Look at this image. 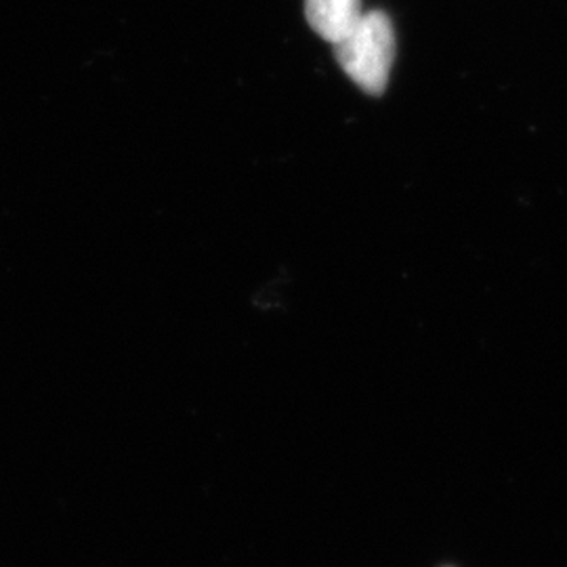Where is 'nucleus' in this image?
<instances>
[{"label": "nucleus", "mask_w": 567, "mask_h": 567, "mask_svg": "<svg viewBox=\"0 0 567 567\" xmlns=\"http://www.w3.org/2000/svg\"><path fill=\"white\" fill-rule=\"evenodd\" d=\"M393 21L383 11L364 13L355 28L334 44V58L344 74L364 93L381 97L395 60Z\"/></svg>", "instance_id": "nucleus-1"}, {"label": "nucleus", "mask_w": 567, "mask_h": 567, "mask_svg": "<svg viewBox=\"0 0 567 567\" xmlns=\"http://www.w3.org/2000/svg\"><path fill=\"white\" fill-rule=\"evenodd\" d=\"M362 16V0H305L309 25L332 44L343 41Z\"/></svg>", "instance_id": "nucleus-2"}]
</instances>
